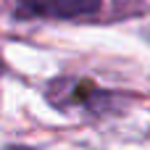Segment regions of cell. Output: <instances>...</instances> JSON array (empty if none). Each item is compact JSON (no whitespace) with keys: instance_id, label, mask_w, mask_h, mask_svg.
I'll return each mask as SVG.
<instances>
[{"instance_id":"obj_1","label":"cell","mask_w":150,"mask_h":150,"mask_svg":"<svg viewBox=\"0 0 150 150\" xmlns=\"http://www.w3.org/2000/svg\"><path fill=\"white\" fill-rule=\"evenodd\" d=\"M103 0H26L21 8L45 18H79L100 8Z\"/></svg>"},{"instance_id":"obj_2","label":"cell","mask_w":150,"mask_h":150,"mask_svg":"<svg viewBox=\"0 0 150 150\" xmlns=\"http://www.w3.org/2000/svg\"><path fill=\"white\" fill-rule=\"evenodd\" d=\"M24 3H26V0H18V5H24Z\"/></svg>"}]
</instances>
